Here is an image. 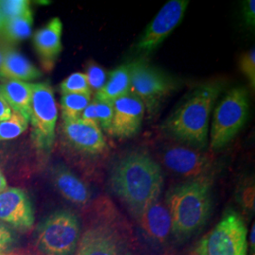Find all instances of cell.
<instances>
[{
	"instance_id": "25",
	"label": "cell",
	"mask_w": 255,
	"mask_h": 255,
	"mask_svg": "<svg viewBox=\"0 0 255 255\" xmlns=\"http://www.w3.org/2000/svg\"><path fill=\"white\" fill-rule=\"evenodd\" d=\"M30 9V2L27 0H4L0 1V9L4 23L10 19L18 17Z\"/></svg>"
},
{
	"instance_id": "8",
	"label": "cell",
	"mask_w": 255,
	"mask_h": 255,
	"mask_svg": "<svg viewBox=\"0 0 255 255\" xmlns=\"http://www.w3.org/2000/svg\"><path fill=\"white\" fill-rule=\"evenodd\" d=\"M247 251L246 224L237 213L229 211L201 237L191 255H247Z\"/></svg>"
},
{
	"instance_id": "17",
	"label": "cell",
	"mask_w": 255,
	"mask_h": 255,
	"mask_svg": "<svg viewBox=\"0 0 255 255\" xmlns=\"http://www.w3.org/2000/svg\"><path fill=\"white\" fill-rule=\"evenodd\" d=\"M42 76L41 70L28 61L24 55L9 47L0 65V80L2 82H30L39 80Z\"/></svg>"
},
{
	"instance_id": "31",
	"label": "cell",
	"mask_w": 255,
	"mask_h": 255,
	"mask_svg": "<svg viewBox=\"0 0 255 255\" xmlns=\"http://www.w3.org/2000/svg\"><path fill=\"white\" fill-rule=\"evenodd\" d=\"M255 1L248 0L243 4L242 14L244 22L248 27H255Z\"/></svg>"
},
{
	"instance_id": "4",
	"label": "cell",
	"mask_w": 255,
	"mask_h": 255,
	"mask_svg": "<svg viewBox=\"0 0 255 255\" xmlns=\"http://www.w3.org/2000/svg\"><path fill=\"white\" fill-rule=\"evenodd\" d=\"M99 212L98 219L81 235L75 255H133L129 236L112 203L102 201Z\"/></svg>"
},
{
	"instance_id": "20",
	"label": "cell",
	"mask_w": 255,
	"mask_h": 255,
	"mask_svg": "<svg viewBox=\"0 0 255 255\" xmlns=\"http://www.w3.org/2000/svg\"><path fill=\"white\" fill-rule=\"evenodd\" d=\"M130 75L128 64H121L110 74L103 87L96 92V100L113 102L129 93Z\"/></svg>"
},
{
	"instance_id": "30",
	"label": "cell",
	"mask_w": 255,
	"mask_h": 255,
	"mask_svg": "<svg viewBox=\"0 0 255 255\" xmlns=\"http://www.w3.org/2000/svg\"><path fill=\"white\" fill-rule=\"evenodd\" d=\"M255 185L249 184L242 190L241 193V202L245 209L254 212L255 211Z\"/></svg>"
},
{
	"instance_id": "11",
	"label": "cell",
	"mask_w": 255,
	"mask_h": 255,
	"mask_svg": "<svg viewBox=\"0 0 255 255\" xmlns=\"http://www.w3.org/2000/svg\"><path fill=\"white\" fill-rule=\"evenodd\" d=\"M163 163L171 172L192 180L212 175L214 158L194 147L173 145L165 147Z\"/></svg>"
},
{
	"instance_id": "18",
	"label": "cell",
	"mask_w": 255,
	"mask_h": 255,
	"mask_svg": "<svg viewBox=\"0 0 255 255\" xmlns=\"http://www.w3.org/2000/svg\"><path fill=\"white\" fill-rule=\"evenodd\" d=\"M52 181L58 192L74 204L82 206L90 201L88 186L64 165H58L53 169Z\"/></svg>"
},
{
	"instance_id": "23",
	"label": "cell",
	"mask_w": 255,
	"mask_h": 255,
	"mask_svg": "<svg viewBox=\"0 0 255 255\" xmlns=\"http://www.w3.org/2000/svg\"><path fill=\"white\" fill-rule=\"evenodd\" d=\"M29 121L16 112H12L9 119L0 122V141L12 140L24 133Z\"/></svg>"
},
{
	"instance_id": "12",
	"label": "cell",
	"mask_w": 255,
	"mask_h": 255,
	"mask_svg": "<svg viewBox=\"0 0 255 255\" xmlns=\"http://www.w3.org/2000/svg\"><path fill=\"white\" fill-rule=\"evenodd\" d=\"M0 220L13 231L26 233L32 229L35 214L27 192L11 187L0 193Z\"/></svg>"
},
{
	"instance_id": "3",
	"label": "cell",
	"mask_w": 255,
	"mask_h": 255,
	"mask_svg": "<svg viewBox=\"0 0 255 255\" xmlns=\"http://www.w3.org/2000/svg\"><path fill=\"white\" fill-rule=\"evenodd\" d=\"M213 175L188 180L167 192L165 205L169 211L172 235L184 240L200 231L212 212Z\"/></svg>"
},
{
	"instance_id": "32",
	"label": "cell",
	"mask_w": 255,
	"mask_h": 255,
	"mask_svg": "<svg viewBox=\"0 0 255 255\" xmlns=\"http://www.w3.org/2000/svg\"><path fill=\"white\" fill-rule=\"evenodd\" d=\"M12 111L8 103L0 97V122L10 118Z\"/></svg>"
},
{
	"instance_id": "34",
	"label": "cell",
	"mask_w": 255,
	"mask_h": 255,
	"mask_svg": "<svg viewBox=\"0 0 255 255\" xmlns=\"http://www.w3.org/2000/svg\"><path fill=\"white\" fill-rule=\"evenodd\" d=\"M249 241H250V246L255 252V223L252 225V228L250 231V236H249Z\"/></svg>"
},
{
	"instance_id": "19",
	"label": "cell",
	"mask_w": 255,
	"mask_h": 255,
	"mask_svg": "<svg viewBox=\"0 0 255 255\" xmlns=\"http://www.w3.org/2000/svg\"><path fill=\"white\" fill-rule=\"evenodd\" d=\"M31 82L4 81L0 82V97L8 103L12 112H16L29 121Z\"/></svg>"
},
{
	"instance_id": "33",
	"label": "cell",
	"mask_w": 255,
	"mask_h": 255,
	"mask_svg": "<svg viewBox=\"0 0 255 255\" xmlns=\"http://www.w3.org/2000/svg\"><path fill=\"white\" fill-rule=\"evenodd\" d=\"M0 255H43L41 252L40 254H37L33 251H30V250H27V249H17V248H14L13 250H10L9 252H6V253H1Z\"/></svg>"
},
{
	"instance_id": "7",
	"label": "cell",
	"mask_w": 255,
	"mask_h": 255,
	"mask_svg": "<svg viewBox=\"0 0 255 255\" xmlns=\"http://www.w3.org/2000/svg\"><path fill=\"white\" fill-rule=\"evenodd\" d=\"M31 90L29 116L31 139L38 152L47 154L54 146L58 119L54 91L47 82H31Z\"/></svg>"
},
{
	"instance_id": "35",
	"label": "cell",
	"mask_w": 255,
	"mask_h": 255,
	"mask_svg": "<svg viewBox=\"0 0 255 255\" xmlns=\"http://www.w3.org/2000/svg\"><path fill=\"white\" fill-rule=\"evenodd\" d=\"M8 188V182L5 175L0 170V193L5 191Z\"/></svg>"
},
{
	"instance_id": "37",
	"label": "cell",
	"mask_w": 255,
	"mask_h": 255,
	"mask_svg": "<svg viewBox=\"0 0 255 255\" xmlns=\"http://www.w3.org/2000/svg\"><path fill=\"white\" fill-rule=\"evenodd\" d=\"M3 27H4V18H3V15H2L1 9H0V34H2Z\"/></svg>"
},
{
	"instance_id": "26",
	"label": "cell",
	"mask_w": 255,
	"mask_h": 255,
	"mask_svg": "<svg viewBox=\"0 0 255 255\" xmlns=\"http://www.w3.org/2000/svg\"><path fill=\"white\" fill-rule=\"evenodd\" d=\"M93 101L96 108V116H97L99 126H101V128L105 132L109 133L113 115H114L113 102L99 101L96 99Z\"/></svg>"
},
{
	"instance_id": "16",
	"label": "cell",
	"mask_w": 255,
	"mask_h": 255,
	"mask_svg": "<svg viewBox=\"0 0 255 255\" xmlns=\"http://www.w3.org/2000/svg\"><path fill=\"white\" fill-rule=\"evenodd\" d=\"M140 228L146 238L157 244H163L172 234V223L165 203L156 201L136 216Z\"/></svg>"
},
{
	"instance_id": "6",
	"label": "cell",
	"mask_w": 255,
	"mask_h": 255,
	"mask_svg": "<svg viewBox=\"0 0 255 255\" xmlns=\"http://www.w3.org/2000/svg\"><path fill=\"white\" fill-rule=\"evenodd\" d=\"M81 237V223L73 212L58 210L41 221L37 246L45 255H72Z\"/></svg>"
},
{
	"instance_id": "5",
	"label": "cell",
	"mask_w": 255,
	"mask_h": 255,
	"mask_svg": "<svg viewBox=\"0 0 255 255\" xmlns=\"http://www.w3.org/2000/svg\"><path fill=\"white\" fill-rule=\"evenodd\" d=\"M250 113V100L246 88H231L218 102L213 114L210 148H223L234 139L246 123Z\"/></svg>"
},
{
	"instance_id": "2",
	"label": "cell",
	"mask_w": 255,
	"mask_h": 255,
	"mask_svg": "<svg viewBox=\"0 0 255 255\" xmlns=\"http://www.w3.org/2000/svg\"><path fill=\"white\" fill-rule=\"evenodd\" d=\"M220 91L221 85L216 82L197 86L164 121V131L187 146L204 148L208 142L210 116Z\"/></svg>"
},
{
	"instance_id": "36",
	"label": "cell",
	"mask_w": 255,
	"mask_h": 255,
	"mask_svg": "<svg viewBox=\"0 0 255 255\" xmlns=\"http://www.w3.org/2000/svg\"><path fill=\"white\" fill-rule=\"evenodd\" d=\"M8 49H9V46L0 45V65L2 64L3 59H4V56L6 54V52H7Z\"/></svg>"
},
{
	"instance_id": "1",
	"label": "cell",
	"mask_w": 255,
	"mask_h": 255,
	"mask_svg": "<svg viewBox=\"0 0 255 255\" xmlns=\"http://www.w3.org/2000/svg\"><path fill=\"white\" fill-rule=\"evenodd\" d=\"M112 190L136 217L158 201L164 186L161 166L145 152L133 151L120 158L110 174Z\"/></svg>"
},
{
	"instance_id": "24",
	"label": "cell",
	"mask_w": 255,
	"mask_h": 255,
	"mask_svg": "<svg viewBox=\"0 0 255 255\" xmlns=\"http://www.w3.org/2000/svg\"><path fill=\"white\" fill-rule=\"evenodd\" d=\"M62 95L66 94H83L91 96L92 91L87 82L86 75L81 72H76L64 79L60 84Z\"/></svg>"
},
{
	"instance_id": "22",
	"label": "cell",
	"mask_w": 255,
	"mask_h": 255,
	"mask_svg": "<svg viewBox=\"0 0 255 255\" xmlns=\"http://www.w3.org/2000/svg\"><path fill=\"white\" fill-rule=\"evenodd\" d=\"M91 102V96L83 94H66L61 98L63 119H81L82 112Z\"/></svg>"
},
{
	"instance_id": "27",
	"label": "cell",
	"mask_w": 255,
	"mask_h": 255,
	"mask_svg": "<svg viewBox=\"0 0 255 255\" xmlns=\"http://www.w3.org/2000/svg\"><path fill=\"white\" fill-rule=\"evenodd\" d=\"M238 66L240 71L246 77L250 87L255 90V50L251 48L249 51L240 56Z\"/></svg>"
},
{
	"instance_id": "29",
	"label": "cell",
	"mask_w": 255,
	"mask_h": 255,
	"mask_svg": "<svg viewBox=\"0 0 255 255\" xmlns=\"http://www.w3.org/2000/svg\"><path fill=\"white\" fill-rule=\"evenodd\" d=\"M17 243V237L12 229L0 220V254L13 250Z\"/></svg>"
},
{
	"instance_id": "10",
	"label": "cell",
	"mask_w": 255,
	"mask_h": 255,
	"mask_svg": "<svg viewBox=\"0 0 255 255\" xmlns=\"http://www.w3.org/2000/svg\"><path fill=\"white\" fill-rule=\"evenodd\" d=\"M189 3L188 0H171L165 3L139 38L137 51L149 54L156 50L181 24Z\"/></svg>"
},
{
	"instance_id": "9",
	"label": "cell",
	"mask_w": 255,
	"mask_h": 255,
	"mask_svg": "<svg viewBox=\"0 0 255 255\" xmlns=\"http://www.w3.org/2000/svg\"><path fill=\"white\" fill-rule=\"evenodd\" d=\"M128 66L129 93L143 101L148 109H153L159 101L176 87L171 77L145 60H135L128 64Z\"/></svg>"
},
{
	"instance_id": "14",
	"label": "cell",
	"mask_w": 255,
	"mask_h": 255,
	"mask_svg": "<svg viewBox=\"0 0 255 255\" xmlns=\"http://www.w3.org/2000/svg\"><path fill=\"white\" fill-rule=\"evenodd\" d=\"M63 131L68 144L81 153L99 155L107 150L105 137L97 123L82 119H63Z\"/></svg>"
},
{
	"instance_id": "13",
	"label": "cell",
	"mask_w": 255,
	"mask_h": 255,
	"mask_svg": "<svg viewBox=\"0 0 255 255\" xmlns=\"http://www.w3.org/2000/svg\"><path fill=\"white\" fill-rule=\"evenodd\" d=\"M114 115L109 135L117 138H130L136 135L142 127L146 107L143 101L132 94L113 101Z\"/></svg>"
},
{
	"instance_id": "15",
	"label": "cell",
	"mask_w": 255,
	"mask_h": 255,
	"mask_svg": "<svg viewBox=\"0 0 255 255\" xmlns=\"http://www.w3.org/2000/svg\"><path fill=\"white\" fill-rule=\"evenodd\" d=\"M63 23L59 17L51 18L46 26L38 29L33 37V46L43 69L50 72L54 69L63 51Z\"/></svg>"
},
{
	"instance_id": "21",
	"label": "cell",
	"mask_w": 255,
	"mask_h": 255,
	"mask_svg": "<svg viewBox=\"0 0 255 255\" xmlns=\"http://www.w3.org/2000/svg\"><path fill=\"white\" fill-rule=\"evenodd\" d=\"M32 26L33 12L31 9H29L18 17L6 21L4 23L2 34L8 42L18 43L30 36Z\"/></svg>"
},
{
	"instance_id": "28",
	"label": "cell",
	"mask_w": 255,
	"mask_h": 255,
	"mask_svg": "<svg viewBox=\"0 0 255 255\" xmlns=\"http://www.w3.org/2000/svg\"><path fill=\"white\" fill-rule=\"evenodd\" d=\"M84 74L86 75L87 82L91 91L92 90L99 91L103 87L105 82H107V75L105 70L101 67V65L94 62H91L87 65L86 73Z\"/></svg>"
}]
</instances>
